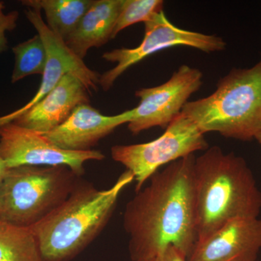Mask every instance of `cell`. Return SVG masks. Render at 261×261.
I'll use <instances>...</instances> for the list:
<instances>
[{
	"label": "cell",
	"instance_id": "obj_1",
	"mask_svg": "<svg viewBox=\"0 0 261 261\" xmlns=\"http://www.w3.org/2000/svg\"><path fill=\"white\" fill-rule=\"evenodd\" d=\"M195 159L190 154L159 170L127 203L123 227L132 261L155 256L169 245L190 256L197 242Z\"/></svg>",
	"mask_w": 261,
	"mask_h": 261
},
{
	"label": "cell",
	"instance_id": "obj_2",
	"mask_svg": "<svg viewBox=\"0 0 261 261\" xmlns=\"http://www.w3.org/2000/svg\"><path fill=\"white\" fill-rule=\"evenodd\" d=\"M194 179L197 242L231 220L258 218L261 190L243 158L208 147L196 157Z\"/></svg>",
	"mask_w": 261,
	"mask_h": 261
},
{
	"label": "cell",
	"instance_id": "obj_3",
	"mask_svg": "<svg viewBox=\"0 0 261 261\" xmlns=\"http://www.w3.org/2000/svg\"><path fill=\"white\" fill-rule=\"evenodd\" d=\"M134 180L126 170L107 190L80 181L63 204L29 228L43 260L69 261L83 251L102 232L123 189Z\"/></svg>",
	"mask_w": 261,
	"mask_h": 261
},
{
	"label": "cell",
	"instance_id": "obj_4",
	"mask_svg": "<svg viewBox=\"0 0 261 261\" xmlns=\"http://www.w3.org/2000/svg\"><path fill=\"white\" fill-rule=\"evenodd\" d=\"M181 113L204 134L255 139L261 132V56L249 68H233L220 79L214 93L185 105Z\"/></svg>",
	"mask_w": 261,
	"mask_h": 261
},
{
	"label": "cell",
	"instance_id": "obj_5",
	"mask_svg": "<svg viewBox=\"0 0 261 261\" xmlns=\"http://www.w3.org/2000/svg\"><path fill=\"white\" fill-rule=\"evenodd\" d=\"M80 178L66 166L8 168L0 185V221L32 227L66 200Z\"/></svg>",
	"mask_w": 261,
	"mask_h": 261
},
{
	"label": "cell",
	"instance_id": "obj_6",
	"mask_svg": "<svg viewBox=\"0 0 261 261\" xmlns=\"http://www.w3.org/2000/svg\"><path fill=\"white\" fill-rule=\"evenodd\" d=\"M205 135L181 113L159 138L145 143L113 146L111 156L132 173L138 192L162 166L208 148Z\"/></svg>",
	"mask_w": 261,
	"mask_h": 261
},
{
	"label": "cell",
	"instance_id": "obj_7",
	"mask_svg": "<svg viewBox=\"0 0 261 261\" xmlns=\"http://www.w3.org/2000/svg\"><path fill=\"white\" fill-rule=\"evenodd\" d=\"M176 46H186L209 53L224 50L226 43L218 36L178 28L162 11L145 22V36L138 47L114 49L102 55L103 59L116 65L100 74L99 85L103 90H109L130 67L154 53Z\"/></svg>",
	"mask_w": 261,
	"mask_h": 261
},
{
	"label": "cell",
	"instance_id": "obj_8",
	"mask_svg": "<svg viewBox=\"0 0 261 261\" xmlns=\"http://www.w3.org/2000/svg\"><path fill=\"white\" fill-rule=\"evenodd\" d=\"M100 151L65 150L42 134L8 123L0 126V159L8 168L18 166H66L78 176L84 173V163L102 161Z\"/></svg>",
	"mask_w": 261,
	"mask_h": 261
},
{
	"label": "cell",
	"instance_id": "obj_9",
	"mask_svg": "<svg viewBox=\"0 0 261 261\" xmlns=\"http://www.w3.org/2000/svg\"><path fill=\"white\" fill-rule=\"evenodd\" d=\"M202 84V73L200 70L182 65L165 83L138 89L135 96L140 99V103L133 108L128 130L137 135L153 127L167 128Z\"/></svg>",
	"mask_w": 261,
	"mask_h": 261
},
{
	"label": "cell",
	"instance_id": "obj_10",
	"mask_svg": "<svg viewBox=\"0 0 261 261\" xmlns=\"http://www.w3.org/2000/svg\"><path fill=\"white\" fill-rule=\"evenodd\" d=\"M41 10L27 8L25 16L42 38L47 53V61L42 74L40 87L29 102L13 112L0 116V126L11 123L15 118L39 102L51 92L68 73L79 77L89 91H97L100 74L87 67L83 60L73 53L61 37L48 28L43 20Z\"/></svg>",
	"mask_w": 261,
	"mask_h": 261
},
{
	"label": "cell",
	"instance_id": "obj_11",
	"mask_svg": "<svg viewBox=\"0 0 261 261\" xmlns=\"http://www.w3.org/2000/svg\"><path fill=\"white\" fill-rule=\"evenodd\" d=\"M261 250V219L228 221L196 243L188 261H256Z\"/></svg>",
	"mask_w": 261,
	"mask_h": 261
},
{
	"label": "cell",
	"instance_id": "obj_12",
	"mask_svg": "<svg viewBox=\"0 0 261 261\" xmlns=\"http://www.w3.org/2000/svg\"><path fill=\"white\" fill-rule=\"evenodd\" d=\"M133 113L134 109H130L116 116H105L89 104H82L75 108L64 123L42 135L65 150H92L99 141L118 126L128 124Z\"/></svg>",
	"mask_w": 261,
	"mask_h": 261
},
{
	"label": "cell",
	"instance_id": "obj_13",
	"mask_svg": "<svg viewBox=\"0 0 261 261\" xmlns=\"http://www.w3.org/2000/svg\"><path fill=\"white\" fill-rule=\"evenodd\" d=\"M91 93L77 75L68 73L45 97L11 123L48 133L64 123L79 106L89 104Z\"/></svg>",
	"mask_w": 261,
	"mask_h": 261
},
{
	"label": "cell",
	"instance_id": "obj_14",
	"mask_svg": "<svg viewBox=\"0 0 261 261\" xmlns=\"http://www.w3.org/2000/svg\"><path fill=\"white\" fill-rule=\"evenodd\" d=\"M123 3V0H94L65 42L70 50L83 60L91 48L101 47L112 39Z\"/></svg>",
	"mask_w": 261,
	"mask_h": 261
},
{
	"label": "cell",
	"instance_id": "obj_15",
	"mask_svg": "<svg viewBox=\"0 0 261 261\" xmlns=\"http://www.w3.org/2000/svg\"><path fill=\"white\" fill-rule=\"evenodd\" d=\"M94 0H23L27 8L44 11L48 28L64 42L76 29Z\"/></svg>",
	"mask_w": 261,
	"mask_h": 261
},
{
	"label": "cell",
	"instance_id": "obj_16",
	"mask_svg": "<svg viewBox=\"0 0 261 261\" xmlns=\"http://www.w3.org/2000/svg\"><path fill=\"white\" fill-rule=\"evenodd\" d=\"M0 261H44L29 228L0 221Z\"/></svg>",
	"mask_w": 261,
	"mask_h": 261
},
{
	"label": "cell",
	"instance_id": "obj_17",
	"mask_svg": "<svg viewBox=\"0 0 261 261\" xmlns=\"http://www.w3.org/2000/svg\"><path fill=\"white\" fill-rule=\"evenodd\" d=\"M15 64L11 83L15 84L25 77L44 73L47 53L42 38L38 34L13 47Z\"/></svg>",
	"mask_w": 261,
	"mask_h": 261
},
{
	"label": "cell",
	"instance_id": "obj_18",
	"mask_svg": "<svg viewBox=\"0 0 261 261\" xmlns=\"http://www.w3.org/2000/svg\"><path fill=\"white\" fill-rule=\"evenodd\" d=\"M163 6L164 1L162 0H123L113 29L112 39L134 24L140 22L145 23L154 15L163 11Z\"/></svg>",
	"mask_w": 261,
	"mask_h": 261
},
{
	"label": "cell",
	"instance_id": "obj_19",
	"mask_svg": "<svg viewBox=\"0 0 261 261\" xmlns=\"http://www.w3.org/2000/svg\"><path fill=\"white\" fill-rule=\"evenodd\" d=\"M5 8L4 2L0 1V55L8 49L7 33L12 32L16 28L19 18L18 11L13 10L5 13Z\"/></svg>",
	"mask_w": 261,
	"mask_h": 261
},
{
	"label": "cell",
	"instance_id": "obj_20",
	"mask_svg": "<svg viewBox=\"0 0 261 261\" xmlns=\"http://www.w3.org/2000/svg\"><path fill=\"white\" fill-rule=\"evenodd\" d=\"M142 261H188L185 254L173 245H169L166 249L147 260Z\"/></svg>",
	"mask_w": 261,
	"mask_h": 261
},
{
	"label": "cell",
	"instance_id": "obj_21",
	"mask_svg": "<svg viewBox=\"0 0 261 261\" xmlns=\"http://www.w3.org/2000/svg\"><path fill=\"white\" fill-rule=\"evenodd\" d=\"M7 170H8V168L5 166L4 162L0 159V185H1L2 181H3Z\"/></svg>",
	"mask_w": 261,
	"mask_h": 261
},
{
	"label": "cell",
	"instance_id": "obj_22",
	"mask_svg": "<svg viewBox=\"0 0 261 261\" xmlns=\"http://www.w3.org/2000/svg\"><path fill=\"white\" fill-rule=\"evenodd\" d=\"M255 140H257V142H258L259 144H260L261 145V132H260V133H259L258 135L256 136V137H255Z\"/></svg>",
	"mask_w": 261,
	"mask_h": 261
},
{
	"label": "cell",
	"instance_id": "obj_23",
	"mask_svg": "<svg viewBox=\"0 0 261 261\" xmlns=\"http://www.w3.org/2000/svg\"><path fill=\"white\" fill-rule=\"evenodd\" d=\"M256 261H258V260H256Z\"/></svg>",
	"mask_w": 261,
	"mask_h": 261
}]
</instances>
